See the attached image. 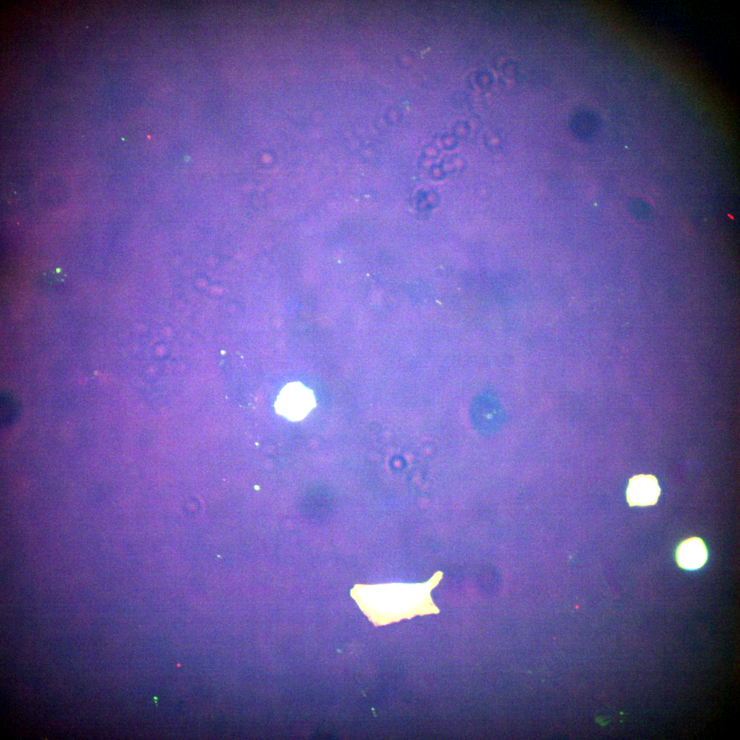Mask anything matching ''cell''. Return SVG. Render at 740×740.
Segmentation results:
<instances>
[{"mask_svg":"<svg viewBox=\"0 0 740 740\" xmlns=\"http://www.w3.org/2000/svg\"><path fill=\"white\" fill-rule=\"evenodd\" d=\"M660 494L657 479L650 474H639L631 478L626 490L627 501L631 506L654 505Z\"/></svg>","mask_w":740,"mask_h":740,"instance_id":"cell-3","label":"cell"},{"mask_svg":"<svg viewBox=\"0 0 740 740\" xmlns=\"http://www.w3.org/2000/svg\"><path fill=\"white\" fill-rule=\"evenodd\" d=\"M707 550L703 541L691 537L682 541L678 546L676 558L680 567L693 570L702 567L707 560Z\"/></svg>","mask_w":740,"mask_h":740,"instance_id":"cell-4","label":"cell"},{"mask_svg":"<svg viewBox=\"0 0 740 740\" xmlns=\"http://www.w3.org/2000/svg\"><path fill=\"white\" fill-rule=\"evenodd\" d=\"M315 406L313 391L299 382L286 384L275 403L276 412L292 421L303 419Z\"/></svg>","mask_w":740,"mask_h":740,"instance_id":"cell-2","label":"cell"},{"mask_svg":"<svg viewBox=\"0 0 740 740\" xmlns=\"http://www.w3.org/2000/svg\"><path fill=\"white\" fill-rule=\"evenodd\" d=\"M436 585L388 584L356 585L351 594L363 613L375 626H382L439 612L430 595Z\"/></svg>","mask_w":740,"mask_h":740,"instance_id":"cell-1","label":"cell"}]
</instances>
